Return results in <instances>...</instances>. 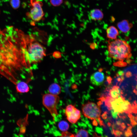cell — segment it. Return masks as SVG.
Instances as JSON below:
<instances>
[{
	"mask_svg": "<svg viewBox=\"0 0 137 137\" xmlns=\"http://www.w3.org/2000/svg\"><path fill=\"white\" fill-rule=\"evenodd\" d=\"M93 124L95 126H97V123L95 119H94L93 120Z\"/></svg>",
	"mask_w": 137,
	"mask_h": 137,
	"instance_id": "obj_21",
	"label": "cell"
},
{
	"mask_svg": "<svg viewBox=\"0 0 137 137\" xmlns=\"http://www.w3.org/2000/svg\"><path fill=\"white\" fill-rule=\"evenodd\" d=\"M10 2L11 6L14 9L18 8L20 6V0H10Z\"/></svg>",
	"mask_w": 137,
	"mask_h": 137,
	"instance_id": "obj_17",
	"label": "cell"
},
{
	"mask_svg": "<svg viewBox=\"0 0 137 137\" xmlns=\"http://www.w3.org/2000/svg\"><path fill=\"white\" fill-rule=\"evenodd\" d=\"M15 84L16 90L18 92L24 93L29 91V88L26 82L23 81H18Z\"/></svg>",
	"mask_w": 137,
	"mask_h": 137,
	"instance_id": "obj_11",
	"label": "cell"
},
{
	"mask_svg": "<svg viewBox=\"0 0 137 137\" xmlns=\"http://www.w3.org/2000/svg\"><path fill=\"white\" fill-rule=\"evenodd\" d=\"M19 30L12 26L0 29V73L13 81L26 67Z\"/></svg>",
	"mask_w": 137,
	"mask_h": 137,
	"instance_id": "obj_1",
	"label": "cell"
},
{
	"mask_svg": "<svg viewBox=\"0 0 137 137\" xmlns=\"http://www.w3.org/2000/svg\"><path fill=\"white\" fill-rule=\"evenodd\" d=\"M59 100L60 97L58 95L48 93L44 94L43 96V105L49 112L54 121L58 115L57 107Z\"/></svg>",
	"mask_w": 137,
	"mask_h": 137,
	"instance_id": "obj_4",
	"label": "cell"
},
{
	"mask_svg": "<svg viewBox=\"0 0 137 137\" xmlns=\"http://www.w3.org/2000/svg\"><path fill=\"white\" fill-rule=\"evenodd\" d=\"M127 125L128 126H129L130 125V124H127Z\"/></svg>",
	"mask_w": 137,
	"mask_h": 137,
	"instance_id": "obj_25",
	"label": "cell"
},
{
	"mask_svg": "<svg viewBox=\"0 0 137 137\" xmlns=\"http://www.w3.org/2000/svg\"><path fill=\"white\" fill-rule=\"evenodd\" d=\"M107 36L108 39L115 40L117 39L119 35L117 29L114 26H111L109 27L106 30Z\"/></svg>",
	"mask_w": 137,
	"mask_h": 137,
	"instance_id": "obj_10",
	"label": "cell"
},
{
	"mask_svg": "<svg viewBox=\"0 0 137 137\" xmlns=\"http://www.w3.org/2000/svg\"><path fill=\"white\" fill-rule=\"evenodd\" d=\"M32 7L29 13L28 16L33 21L38 22L44 15L41 3L37 0H31Z\"/></svg>",
	"mask_w": 137,
	"mask_h": 137,
	"instance_id": "obj_6",
	"label": "cell"
},
{
	"mask_svg": "<svg viewBox=\"0 0 137 137\" xmlns=\"http://www.w3.org/2000/svg\"><path fill=\"white\" fill-rule=\"evenodd\" d=\"M65 114L67 119L72 124L76 123L80 117V111L71 104L66 106Z\"/></svg>",
	"mask_w": 137,
	"mask_h": 137,
	"instance_id": "obj_7",
	"label": "cell"
},
{
	"mask_svg": "<svg viewBox=\"0 0 137 137\" xmlns=\"http://www.w3.org/2000/svg\"><path fill=\"white\" fill-rule=\"evenodd\" d=\"M23 45L24 56L26 65L38 63L45 55V48L42 45L37 42L27 43L25 36Z\"/></svg>",
	"mask_w": 137,
	"mask_h": 137,
	"instance_id": "obj_2",
	"label": "cell"
},
{
	"mask_svg": "<svg viewBox=\"0 0 137 137\" xmlns=\"http://www.w3.org/2000/svg\"><path fill=\"white\" fill-rule=\"evenodd\" d=\"M82 109L84 115L88 118L93 120L100 118L101 111L98 107L94 102H88L83 105Z\"/></svg>",
	"mask_w": 137,
	"mask_h": 137,
	"instance_id": "obj_5",
	"label": "cell"
},
{
	"mask_svg": "<svg viewBox=\"0 0 137 137\" xmlns=\"http://www.w3.org/2000/svg\"><path fill=\"white\" fill-rule=\"evenodd\" d=\"M108 56L113 59L122 61L131 57V49L126 41L116 39L107 44Z\"/></svg>",
	"mask_w": 137,
	"mask_h": 137,
	"instance_id": "obj_3",
	"label": "cell"
},
{
	"mask_svg": "<svg viewBox=\"0 0 137 137\" xmlns=\"http://www.w3.org/2000/svg\"><path fill=\"white\" fill-rule=\"evenodd\" d=\"M132 128V127L130 125L127 128V129H129L130 130H131V129Z\"/></svg>",
	"mask_w": 137,
	"mask_h": 137,
	"instance_id": "obj_24",
	"label": "cell"
},
{
	"mask_svg": "<svg viewBox=\"0 0 137 137\" xmlns=\"http://www.w3.org/2000/svg\"><path fill=\"white\" fill-rule=\"evenodd\" d=\"M90 79L92 84L99 86L103 83L105 79V75L103 72L100 71H96L92 74Z\"/></svg>",
	"mask_w": 137,
	"mask_h": 137,
	"instance_id": "obj_8",
	"label": "cell"
},
{
	"mask_svg": "<svg viewBox=\"0 0 137 137\" xmlns=\"http://www.w3.org/2000/svg\"><path fill=\"white\" fill-rule=\"evenodd\" d=\"M107 80L108 81L109 83H110L111 82V78L110 77H108L107 78Z\"/></svg>",
	"mask_w": 137,
	"mask_h": 137,
	"instance_id": "obj_23",
	"label": "cell"
},
{
	"mask_svg": "<svg viewBox=\"0 0 137 137\" xmlns=\"http://www.w3.org/2000/svg\"><path fill=\"white\" fill-rule=\"evenodd\" d=\"M128 21L126 20H123L117 24V26L122 32L126 33L130 30L131 26Z\"/></svg>",
	"mask_w": 137,
	"mask_h": 137,
	"instance_id": "obj_12",
	"label": "cell"
},
{
	"mask_svg": "<svg viewBox=\"0 0 137 137\" xmlns=\"http://www.w3.org/2000/svg\"><path fill=\"white\" fill-rule=\"evenodd\" d=\"M115 134L117 136H120L121 134H122V132H121L119 130H116L115 132Z\"/></svg>",
	"mask_w": 137,
	"mask_h": 137,
	"instance_id": "obj_20",
	"label": "cell"
},
{
	"mask_svg": "<svg viewBox=\"0 0 137 137\" xmlns=\"http://www.w3.org/2000/svg\"><path fill=\"white\" fill-rule=\"evenodd\" d=\"M75 137H88V134L86 130L81 129L75 135Z\"/></svg>",
	"mask_w": 137,
	"mask_h": 137,
	"instance_id": "obj_16",
	"label": "cell"
},
{
	"mask_svg": "<svg viewBox=\"0 0 137 137\" xmlns=\"http://www.w3.org/2000/svg\"><path fill=\"white\" fill-rule=\"evenodd\" d=\"M51 4L54 6H58L62 2V0H50Z\"/></svg>",
	"mask_w": 137,
	"mask_h": 137,
	"instance_id": "obj_19",
	"label": "cell"
},
{
	"mask_svg": "<svg viewBox=\"0 0 137 137\" xmlns=\"http://www.w3.org/2000/svg\"><path fill=\"white\" fill-rule=\"evenodd\" d=\"M59 137H75V135L66 131L62 133L61 135Z\"/></svg>",
	"mask_w": 137,
	"mask_h": 137,
	"instance_id": "obj_18",
	"label": "cell"
},
{
	"mask_svg": "<svg viewBox=\"0 0 137 137\" xmlns=\"http://www.w3.org/2000/svg\"><path fill=\"white\" fill-rule=\"evenodd\" d=\"M48 90L50 94L58 95L61 93V87L58 84L55 83H53L49 86Z\"/></svg>",
	"mask_w": 137,
	"mask_h": 137,
	"instance_id": "obj_13",
	"label": "cell"
},
{
	"mask_svg": "<svg viewBox=\"0 0 137 137\" xmlns=\"http://www.w3.org/2000/svg\"><path fill=\"white\" fill-rule=\"evenodd\" d=\"M89 14V18L92 20L95 21L101 20L104 17L102 11L97 9L91 10Z\"/></svg>",
	"mask_w": 137,
	"mask_h": 137,
	"instance_id": "obj_9",
	"label": "cell"
},
{
	"mask_svg": "<svg viewBox=\"0 0 137 137\" xmlns=\"http://www.w3.org/2000/svg\"><path fill=\"white\" fill-rule=\"evenodd\" d=\"M59 129L63 132L66 131L69 129V125L66 121H62L60 122L58 124Z\"/></svg>",
	"mask_w": 137,
	"mask_h": 137,
	"instance_id": "obj_15",
	"label": "cell"
},
{
	"mask_svg": "<svg viewBox=\"0 0 137 137\" xmlns=\"http://www.w3.org/2000/svg\"><path fill=\"white\" fill-rule=\"evenodd\" d=\"M119 87L117 86H114L113 87L112 89L110 92V94L111 97L114 99H116L118 98L120 95V91L119 89Z\"/></svg>",
	"mask_w": 137,
	"mask_h": 137,
	"instance_id": "obj_14",
	"label": "cell"
},
{
	"mask_svg": "<svg viewBox=\"0 0 137 137\" xmlns=\"http://www.w3.org/2000/svg\"><path fill=\"white\" fill-rule=\"evenodd\" d=\"M102 117L104 119H106L107 117V115L106 113H104L102 116Z\"/></svg>",
	"mask_w": 137,
	"mask_h": 137,
	"instance_id": "obj_22",
	"label": "cell"
}]
</instances>
